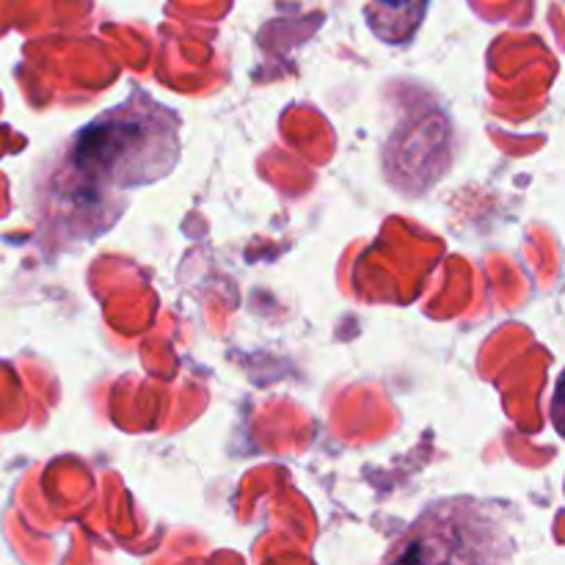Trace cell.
<instances>
[{"label":"cell","instance_id":"cell-1","mask_svg":"<svg viewBox=\"0 0 565 565\" xmlns=\"http://www.w3.org/2000/svg\"><path fill=\"white\" fill-rule=\"evenodd\" d=\"M177 152V121L169 110L152 99L119 105L77 132L58 174V202L83 215L105 213L114 193L169 174Z\"/></svg>","mask_w":565,"mask_h":565},{"label":"cell","instance_id":"cell-2","mask_svg":"<svg viewBox=\"0 0 565 565\" xmlns=\"http://www.w3.org/2000/svg\"><path fill=\"white\" fill-rule=\"evenodd\" d=\"M425 9H428V0H370L367 20L384 42L403 44L414 36Z\"/></svg>","mask_w":565,"mask_h":565}]
</instances>
